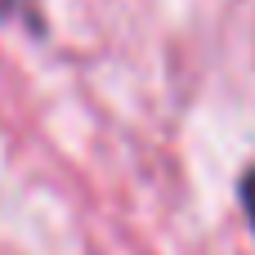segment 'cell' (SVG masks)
<instances>
[{"label": "cell", "mask_w": 255, "mask_h": 255, "mask_svg": "<svg viewBox=\"0 0 255 255\" xmlns=\"http://www.w3.org/2000/svg\"><path fill=\"white\" fill-rule=\"evenodd\" d=\"M238 202H242L247 224H251V233H255V166H247V170H242V179H238Z\"/></svg>", "instance_id": "obj_1"}]
</instances>
